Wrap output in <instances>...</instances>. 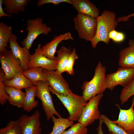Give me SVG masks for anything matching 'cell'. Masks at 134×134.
<instances>
[{"label": "cell", "mask_w": 134, "mask_h": 134, "mask_svg": "<svg viewBox=\"0 0 134 134\" xmlns=\"http://www.w3.org/2000/svg\"><path fill=\"white\" fill-rule=\"evenodd\" d=\"M97 26L95 36L90 41L92 47L95 48L98 43L103 42L107 44L110 42V33L115 30L119 23L115 13L107 10H104L97 18Z\"/></svg>", "instance_id": "1"}, {"label": "cell", "mask_w": 134, "mask_h": 134, "mask_svg": "<svg viewBox=\"0 0 134 134\" xmlns=\"http://www.w3.org/2000/svg\"><path fill=\"white\" fill-rule=\"evenodd\" d=\"M106 68L100 61H99L95 70L94 75L90 81H84L82 86V96L87 102L99 94H103L105 87Z\"/></svg>", "instance_id": "2"}, {"label": "cell", "mask_w": 134, "mask_h": 134, "mask_svg": "<svg viewBox=\"0 0 134 134\" xmlns=\"http://www.w3.org/2000/svg\"><path fill=\"white\" fill-rule=\"evenodd\" d=\"M55 95L67 110L69 120L78 121L79 120L83 109L87 103L84 100L82 96H80L72 93L71 91L67 96Z\"/></svg>", "instance_id": "3"}, {"label": "cell", "mask_w": 134, "mask_h": 134, "mask_svg": "<svg viewBox=\"0 0 134 134\" xmlns=\"http://www.w3.org/2000/svg\"><path fill=\"white\" fill-rule=\"evenodd\" d=\"M75 29L80 39L91 41L95 35L97 26L96 18L78 14L73 19Z\"/></svg>", "instance_id": "4"}, {"label": "cell", "mask_w": 134, "mask_h": 134, "mask_svg": "<svg viewBox=\"0 0 134 134\" xmlns=\"http://www.w3.org/2000/svg\"><path fill=\"white\" fill-rule=\"evenodd\" d=\"M26 30L28 33L26 38L21 42L22 45L29 50L34 40L40 35H47L52 30L51 28L43 22V19L37 17L27 21Z\"/></svg>", "instance_id": "5"}, {"label": "cell", "mask_w": 134, "mask_h": 134, "mask_svg": "<svg viewBox=\"0 0 134 134\" xmlns=\"http://www.w3.org/2000/svg\"><path fill=\"white\" fill-rule=\"evenodd\" d=\"M35 85L37 87L35 96L41 100L47 120L49 121L54 115L59 118L62 117L54 106L49 87L46 81L37 82Z\"/></svg>", "instance_id": "6"}, {"label": "cell", "mask_w": 134, "mask_h": 134, "mask_svg": "<svg viewBox=\"0 0 134 134\" xmlns=\"http://www.w3.org/2000/svg\"><path fill=\"white\" fill-rule=\"evenodd\" d=\"M134 78V68L120 67L115 72L106 76V88L111 91L118 85L124 87L128 85Z\"/></svg>", "instance_id": "7"}, {"label": "cell", "mask_w": 134, "mask_h": 134, "mask_svg": "<svg viewBox=\"0 0 134 134\" xmlns=\"http://www.w3.org/2000/svg\"><path fill=\"white\" fill-rule=\"evenodd\" d=\"M43 73L50 91L64 96L67 95L71 91L62 74L56 70H44Z\"/></svg>", "instance_id": "8"}, {"label": "cell", "mask_w": 134, "mask_h": 134, "mask_svg": "<svg viewBox=\"0 0 134 134\" xmlns=\"http://www.w3.org/2000/svg\"><path fill=\"white\" fill-rule=\"evenodd\" d=\"M0 61L4 73L3 81L10 80L18 73L23 71L19 60L16 58L11 50L0 53Z\"/></svg>", "instance_id": "9"}, {"label": "cell", "mask_w": 134, "mask_h": 134, "mask_svg": "<svg viewBox=\"0 0 134 134\" xmlns=\"http://www.w3.org/2000/svg\"><path fill=\"white\" fill-rule=\"evenodd\" d=\"M103 94H99L92 98L84 107L80 118L78 121L87 127L100 118L98 106Z\"/></svg>", "instance_id": "10"}, {"label": "cell", "mask_w": 134, "mask_h": 134, "mask_svg": "<svg viewBox=\"0 0 134 134\" xmlns=\"http://www.w3.org/2000/svg\"><path fill=\"white\" fill-rule=\"evenodd\" d=\"M22 134H41L40 113L36 110L32 115H22L18 119Z\"/></svg>", "instance_id": "11"}, {"label": "cell", "mask_w": 134, "mask_h": 134, "mask_svg": "<svg viewBox=\"0 0 134 134\" xmlns=\"http://www.w3.org/2000/svg\"><path fill=\"white\" fill-rule=\"evenodd\" d=\"M41 44H38L34 53L31 55L28 68L40 67L46 70H56L57 61L50 59L43 55L41 52Z\"/></svg>", "instance_id": "12"}, {"label": "cell", "mask_w": 134, "mask_h": 134, "mask_svg": "<svg viewBox=\"0 0 134 134\" xmlns=\"http://www.w3.org/2000/svg\"><path fill=\"white\" fill-rule=\"evenodd\" d=\"M17 37L12 34L8 41L10 48L16 58L20 62V66L24 71L27 70L31 55L29 50L25 47H21L18 44Z\"/></svg>", "instance_id": "13"}, {"label": "cell", "mask_w": 134, "mask_h": 134, "mask_svg": "<svg viewBox=\"0 0 134 134\" xmlns=\"http://www.w3.org/2000/svg\"><path fill=\"white\" fill-rule=\"evenodd\" d=\"M120 109L118 118L116 121H112L119 126L123 128L128 134H134V98L132 99L131 106L128 109Z\"/></svg>", "instance_id": "14"}, {"label": "cell", "mask_w": 134, "mask_h": 134, "mask_svg": "<svg viewBox=\"0 0 134 134\" xmlns=\"http://www.w3.org/2000/svg\"><path fill=\"white\" fill-rule=\"evenodd\" d=\"M73 39V38L69 32L58 36H55L50 42L46 43L41 47V53L48 58L57 60V58L55 56V54L56 52L57 48L59 44L64 40Z\"/></svg>", "instance_id": "15"}, {"label": "cell", "mask_w": 134, "mask_h": 134, "mask_svg": "<svg viewBox=\"0 0 134 134\" xmlns=\"http://www.w3.org/2000/svg\"><path fill=\"white\" fill-rule=\"evenodd\" d=\"M72 5L77 11L78 14L97 18L100 11L96 5L88 0H71Z\"/></svg>", "instance_id": "16"}, {"label": "cell", "mask_w": 134, "mask_h": 134, "mask_svg": "<svg viewBox=\"0 0 134 134\" xmlns=\"http://www.w3.org/2000/svg\"><path fill=\"white\" fill-rule=\"evenodd\" d=\"M128 44L120 52L118 64L120 67L134 68V39H130Z\"/></svg>", "instance_id": "17"}, {"label": "cell", "mask_w": 134, "mask_h": 134, "mask_svg": "<svg viewBox=\"0 0 134 134\" xmlns=\"http://www.w3.org/2000/svg\"><path fill=\"white\" fill-rule=\"evenodd\" d=\"M23 72L18 73L10 80L3 81L5 87H11L21 90L34 86L30 80L24 75Z\"/></svg>", "instance_id": "18"}, {"label": "cell", "mask_w": 134, "mask_h": 134, "mask_svg": "<svg viewBox=\"0 0 134 134\" xmlns=\"http://www.w3.org/2000/svg\"><path fill=\"white\" fill-rule=\"evenodd\" d=\"M6 93L9 96L8 101L11 105L19 108H23L25 92L21 90L11 87H5Z\"/></svg>", "instance_id": "19"}, {"label": "cell", "mask_w": 134, "mask_h": 134, "mask_svg": "<svg viewBox=\"0 0 134 134\" xmlns=\"http://www.w3.org/2000/svg\"><path fill=\"white\" fill-rule=\"evenodd\" d=\"M30 0H3V5H5L4 10L11 15L17 14L25 11V7L30 1Z\"/></svg>", "instance_id": "20"}, {"label": "cell", "mask_w": 134, "mask_h": 134, "mask_svg": "<svg viewBox=\"0 0 134 134\" xmlns=\"http://www.w3.org/2000/svg\"><path fill=\"white\" fill-rule=\"evenodd\" d=\"M71 52L70 47L67 48L63 45L59 50H57V64L56 70L59 73L62 74L65 72L66 63Z\"/></svg>", "instance_id": "21"}, {"label": "cell", "mask_w": 134, "mask_h": 134, "mask_svg": "<svg viewBox=\"0 0 134 134\" xmlns=\"http://www.w3.org/2000/svg\"><path fill=\"white\" fill-rule=\"evenodd\" d=\"M36 89V85L25 89L26 94L23 108L25 111L30 112L37 106L38 102L35 99Z\"/></svg>", "instance_id": "22"}, {"label": "cell", "mask_w": 134, "mask_h": 134, "mask_svg": "<svg viewBox=\"0 0 134 134\" xmlns=\"http://www.w3.org/2000/svg\"><path fill=\"white\" fill-rule=\"evenodd\" d=\"M12 28L2 22L0 23V53L8 50V43L12 34Z\"/></svg>", "instance_id": "23"}, {"label": "cell", "mask_w": 134, "mask_h": 134, "mask_svg": "<svg viewBox=\"0 0 134 134\" xmlns=\"http://www.w3.org/2000/svg\"><path fill=\"white\" fill-rule=\"evenodd\" d=\"M54 124L52 130L50 134H61L67 128L73 124V121L67 118L62 117L56 118L54 116L52 117Z\"/></svg>", "instance_id": "24"}, {"label": "cell", "mask_w": 134, "mask_h": 134, "mask_svg": "<svg viewBox=\"0 0 134 134\" xmlns=\"http://www.w3.org/2000/svg\"><path fill=\"white\" fill-rule=\"evenodd\" d=\"M44 70V68L41 67H34L24 71L23 73L35 85L37 82L46 81L43 72Z\"/></svg>", "instance_id": "25"}, {"label": "cell", "mask_w": 134, "mask_h": 134, "mask_svg": "<svg viewBox=\"0 0 134 134\" xmlns=\"http://www.w3.org/2000/svg\"><path fill=\"white\" fill-rule=\"evenodd\" d=\"M0 134H22L18 120L9 121L5 127L0 129Z\"/></svg>", "instance_id": "26"}, {"label": "cell", "mask_w": 134, "mask_h": 134, "mask_svg": "<svg viewBox=\"0 0 134 134\" xmlns=\"http://www.w3.org/2000/svg\"><path fill=\"white\" fill-rule=\"evenodd\" d=\"M100 118L107 127L108 131L113 134H128L122 128L119 126L103 114L100 115Z\"/></svg>", "instance_id": "27"}, {"label": "cell", "mask_w": 134, "mask_h": 134, "mask_svg": "<svg viewBox=\"0 0 134 134\" xmlns=\"http://www.w3.org/2000/svg\"><path fill=\"white\" fill-rule=\"evenodd\" d=\"M134 96V78L127 86L124 87L120 96L121 103L123 104L127 102L131 97Z\"/></svg>", "instance_id": "28"}, {"label": "cell", "mask_w": 134, "mask_h": 134, "mask_svg": "<svg viewBox=\"0 0 134 134\" xmlns=\"http://www.w3.org/2000/svg\"><path fill=\"white\" fill-rule=\"evenodd\" d=\"M78 58L79 56L76 53L75 49V48H74L66 63L65 72H67L68 74L71 75L74 74L73 66L75 60Z\"/></svg>", "instance_id": "29"}, {"label": "cell", "mask_w": 134, "mask_h": 134, "mask_svg": "<svg viewBox=\"0 0 134 134\" xmlns=\"http://www.w3.org/2000/svg\"><path fill=\"white\" fill-rule=\"evenodd\" d=\"M87 132L86 127L78 122L73 124L68 129L65 130L61 134H87Z\"/></svg>", "instance_id": "30"}, {"label": "cell", "mask_w": 134, "mask_h": 134, "mask_svg": "<svg viewBox=\"0 0 134 134\" xmlns=\"http://www.w3.org/2000/svg\"><path fill=\"white\" fill-rule=\"evenodd\" d=\"M4 73L2 70L0 71V103L1 105H4L7 102L9 96L6 93L5 86L4 84Z\"/></svg>", "instance_id": "31"}, {"label": "cell", "mask_w": 134, "mask_h": 134, "mask_svg": "<svg viewBox=\"0 0 134 134\" xmlns=\"http://www.w3.org/2000/svg\"><path fill=\"white\" fill-rule=\"evenodd\" d=\"M63 2L72 4L71 0H38L37 3V6L40 7L44 4L48 3H52L54 5H58Z\"/></svg>", "instance_id": "32"}, {"label": "cell", "mask_w": 134, "mask_h": 134, "mask_svg": "<svg viewBox=\"0 0 134 134\" xmlns=\"http://www.w3.org/2000/svg\"><path fill=\"white\" fill-rule=\"evenodd\" d=\"M125 35L122 32H117L115 38L112 40L116 42H120L123 41L125 39Z\"/></svg>", "instance_id": "33"}, {"label": "cell", "mask_w": 134, "mask_h": 134, "mask_svg": "<svg viewBox=\"0 0 134 134\" xmlns=\"http://www.w3.org/2000/svg\"><path fill=\"white\" fill-rule=\"evenodd\" d=\"M133 16H134V13L125 16L118 17L117 20L118 22H126L129 20L130 18Z\"/></svg>", "instance_id": "34"}, {"label": "cell", "mask_w": 134, "mask_h": 134, "mask_svg": "<svg viewBox=\"0 0 134 134\" xmlns=\"http://www.w3.org/2000/svg\"><path fill=\"white\" fill-rule=\"evenodd\" d=\"M3 1V0H0V18H1L4 16L11 17V15L4 12L2 7Z\"/></svg>", "instance_id": "35"}, {"label": "cell", "mask_w": 134, "mask_h": 134, "mask_svg": "<svg viewBox=\"0 0 134 134\" xmlns=\"http://www.w3.org/2000/svg\"><path fill=\"white\" fill-rule=\"evenodd\" d=\"M99 120V125L97 129V134H104L102 128V125L103 122L101 118ZM108 134H113L111 132H109V133Z\"/></svg>", "instance_id": "36"}, {"label": "cell", "mask_w": 134, "mask_h": 134, "mask_svg": "<svg viewBox=\"0 0 134 134\" xmlns=\"http://www.w3.org/2000/svg\"><path fill=\"white\" fill-rule=\"evenodd\" d=\"M117 31L114 30L111 31L109 34V37L110 39L113 40L115 38Z\"/></svg>", "instance_id": "37"}]
</instances>
